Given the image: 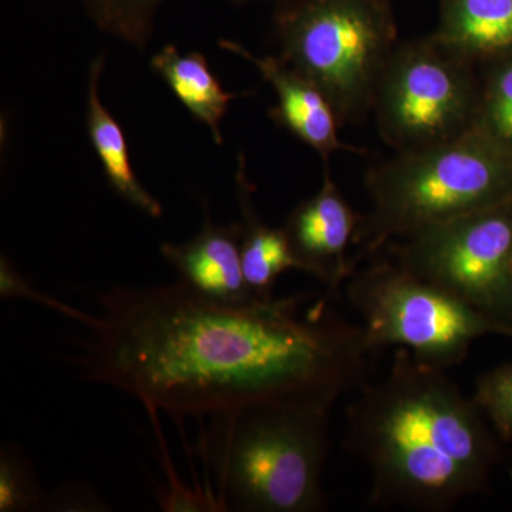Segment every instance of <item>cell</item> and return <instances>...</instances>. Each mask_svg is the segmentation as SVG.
I'll use <instances>...</instances> for the list:
<instances>
[{"label": "cell", "instance_id": "6da1fadb", "mask_svg": "<svg viewBox=\"0 0 512 512\" xmlns=\"http://www.w3.org/2000/svg\"><path fill=\"white\" fill-rule=\"evenodd\" d=\"M256 299L229 305L183 279L151 288L116 286L76 365L84 379L137 397L148 410L212 416L262 403L329 407L367 383L376 350L362 326L329 296Z\"/></svg>", "mask_w": 512, "mask_h": 512}, {"label": "cell", "instance_id": "7a4b0ae2", "mask_svg": "<svg viewBox=\"0 0 512 512\" xmlns=\"http://www.w3.org/2000/svg\"><path fill=\"white\" fill-rule=\"evenodd\" d=\"M446 372L399 348L349 407L345 447L369 468L373 505L443 512L487 488L500 439Z\"/></svg>", "mask_w": 512, "mask_h": 512}, {"label": "cell", "instance_id": "3957f363", "mask_svg": "<svg viewBox=\"0 0 512 512\" xmlns=\"http://www.w3.org/2000/svg\"><path fill=\"white\" fill-rule=\"evenodd\" d=\"M330 410L262 403L212 414L200 448L222 510H326L322 477L330 451Z\"/></svg>", "mask_w": 512, "mask_h": 512}, {"label": "cell", "instance_id": "277c9868", "mask_svg": "<svg viewBox=\"0 0 512 512\" xmlns=\"http://www.w3.org/2000/svg\"><path fill=\"white\" fill-rule=\"evenodd\" d=\"M372 210L360 217L352 269L421 228L512 201V153L471 130L420 150L394 153L366 173Z\"/></svg>", "mask_w": 512, "mask_h": 512}, {"label": "cell", "instance_id": "5b68a950", "mask_svg": "<svg viewBox=\"0 0 512 512\" xmlns=\"http://www.w3.org/2000/svg\"><path fill=\"white\" fill-rule=\"evenodd\" d=\"M274 30L282 59L319 87L340 126L365 119L399 45L389 0H282Z\"/></svg>", "mask_w": 512, "mask_h": 512}, {"label": "cell", "instance_id": "8992f818", "mask_svg": "<svg viewBox=\"0 0 512 512\" xmlns=\"http://www.w3.org/2000/svg\"><path fill=\"white\" fill-rule=\"evenodd\" d=\"M348 281L350 305L376 352L397 346L426 365L448 370L467 359L477 339L512 338L510 329L397 262L383 261L355 271Z\"/></svg>", "mask_w": 512, "mask_h": 512}, {"label": "cell", "instance_id": "52a82bcc", "mask_svg": "<svg viewBox=\"0 0 512 512\" xmlns=\"http://www.w3.org/2000/svg\"><path fill=\"white\" fill-rule=\"evenodd\" d=\"M478 64L430 35L399 43L380 79L373 113L394 153L466 136L480 104Z\"/></svg>", "mask_w": 512, "mask_h": 512}, {"label": "cell", "instance_id": "ba28073f", "mask_svg": "<svg viewBox=\"0 0 512 512\" xmlns=\"http://www.w3.org/2000/svg\"><path fill=\"white\" fill-rule=\"evenodd\" d=\"M394 262L512 332V201L390 242Z\"/></svg>", "mask_w": 512, "mask_h": 512}, {"label": "cell", "instance_id": "9c48e42d", "mask_svg": "<svg viewBox=\"0 0 512 512\" xmlns=\"http://www.w3.org/2000/svg\"><path fill=\"white\" fill-rule=\"evenodd\" d=\"M322 187L308 200L296 205L286 218L284 231L296 269L315 276L335 298L340 286L353 274L349 245L359 227L360 215L332 180L328 163Z\"/></svg>", "mask_w": 512, "mask_h": 512}, {"label": "cell", "instance_id": "30bf717a", "mask_svg": "<svg viewBox=\"0 0 512 512\" xmlns=\"http://www.w3.org/2000/svg\"><path fill=\"white\" fill-rule=\"evenodd\" d=\"M218 45L254 64L278 96V104L269 110L271 119L302 143L318 151L323 163H329L330 156L336 151L363 153L359 148L340 141L339 130L342 126L330 101L315 83L281 56H255L244 46L227 39H221Z\"/></svg>", "mask_w": 512, "mask_h": 512}, {"label": "cell", "instance_id": "8fae6325", "mask_svg": "<svg viewBox=\"0 0 512 512\" xmlns=\"http://www.w3.org/2000/svg\"><path fill=\"white\" fill-rule=\"evenodd\" d=\"M204 225L197 237L185 244L161 245V254L177 269L180 279L195 291L229 305H244L258 296L249 288L242 271L241 222L217 225L204 205Z\"/></svg>", "mask_w": 512, "mask_h": 512}, {"label": "cell", "instance_id": "7c38bea8", "mask_svg": "<svg viewBox=\"0 0 512 512\" xmlns=\"http://www.w3.org/2000/svg\"><path fill=\"white\" fill-rule=\"evenodd\" d=\"M477 64L512 55V0H440L433 33Z\"/></svg>", "mask_w": 512, "mask_h": 512}, {"label": "cell", "instance_id": "4fadbf2b", "mask_svg": "<svg viewBox=\"0 0 512 512\" xmlns=\"http://www.w3.org/2000/svg\"><path fill=\"white\" fill-rule=\"evenodd\" d=\"M104 59L106 56L103 53L97 56L90 66L87 87V133L103 165L110 187L148 217L160 218L163 215V207L138 181L131 164L123 128L101 103L99 87L100 76L106 62Z\"/></svg>", "mask_w": 512, "mask_h": 512}, {"label": "cell", "instance_id": "5bb4252c", "mask_svg": "<svg viewBox=\"0 0 512 512\" xmlns=\"http://www.w3.org/2000/svg\"><path fill=\"white\" fill-rule=\"evenodd\" d=\"M254 185L249 183L247 164L239 156L237 195L242 215L241 261L245 281L258 298H272V291L279 276L288 269H296L291 247L284 228L266 225L255 211L252 194Z\"/></svg>", "mask_w": 512, "mask_h": 512}, {"label": "cell", "instance_id": "9a60e30c", "mask_svg": "<svg viewBox=\"0 0 512 512\" xmlns=\"http://www.w3.org/2000/svg\"><path fill=\"white\" fill-rule=\"evenodd\" d=\"M151 69L163 77L185 109L210 128L215 143L222 146L220 126L229 103L251 93L225 92L204 55L194 52L183 56L174 45L164 46L151 59Z\"/></svg>", "mask_w": 512, "mask_h": 512}, {"label": "cell", "instance_id": "2e32d148", "mask_svg": "<svg viewBox=\"0 0 512 512\" xmlns=\"http://www.w3.org/2000/svg\"><path fill=\"white\" fill-rule=\"evenodd\" d=\"M480 104L473 130L512 153V55L478 64Z\"/></svg>", "mask_w": 512, "mask_h": 512}, {"label": "cell", "instance_id": "e0dca14e", "mask_svg": "<svg viewBox=\"0 0 512 512\" xmlns=\"http://www.w3.org/2000/svg\"><path fill=\"white\" fill-rule=\"evenodd\" d=\"M94 25L107 35L146 50L165 0H77Z\"/></svg>", "mask_w": 512, "mask_h": 512}, {"label": "cell", "instance_id": "ac0fdd59", "mask_svg": "<svg viewBox=\"0 0 512 512\" xmlns=\"http://www.w3.org/2000/svg\"><path fill=\"white\" fill-rule=\"evenodd\" d=\"M46 495L29 458L15 444L0 451V511H43Z\"/></svg>", "mask_w": 512, "mask_h": 512}, {"label": "cell", "instance_id": "d6986e66", "mask_svg": "<svg viewBox=\"0 0 512 512\" xmlns=\"http://www.w3.org/2000/svg\"><path fill=\"white\" fill-rule=\"evenodd\" d=\"M501 441L512 440V363L478 377L471 396Z\"/></svg>", "mask_w": 512, "mask_h": 512}, {"label": "cell", "instance_id": "ffe728a7", "mask_svg": "<svg viewBox=\"0 0 512 512\" xmlns=\"http://www.w3.org/2000/svg\"><path fill=\"white\" fill-rule=\"evenodd\" d=\"M0 295H2L3 299H30V301L40 303V305L46 306V308L62 313L67 318L77 320L83 326L92 322L93 319V315H87V313L72 308V306L66 305V303L59 301V299L53 298V296L40 292L39 289L30 284L25 276L20 274L18 268L5 255L0 258Z\"/></svg>", "mask_w": 512, "mask_h": 512}, {"label": "cell", "instance_id": "44dd1931", "mask_svg": "<svg viewBox=\"0 0 512 512\" xmlns=\"http://www.w3.org/2000/svg\"><path fill=\"white\" fill-rule=\"evenodd\" d=\"M43 511L53 512H106L109 504L87 485L67 484L46 495Z\"/></svg>", "mask_w": 512, "mask_h": 512}, {"label": "cell", "instance_id": "7402d4cb", "mask_svg": "<svg viewBox=\"0 0 512 512\" xmlns=\"http://www.w3.org/2000/svg\"><path fill=\"white\" fill-rule=\"evenodd\" d=\"M229 2H232V3H247V2H251V0H229Z\"/></svg>", "mask_w": 512, "mask_h": 512}, {"label": "cell", "instance_id": "603a6c76", "mask_svg": "<svg viewBox=\"0 0 512 512\" xmlns=\"http://www.w3.org/2000/svg\"><path fill=\"white\" fill-rule=\"evenodd\" d=\"M511 281H512V272H511Z\"/></svg>", "mask_w": 512, "mask_h": 512}]
</instances>
